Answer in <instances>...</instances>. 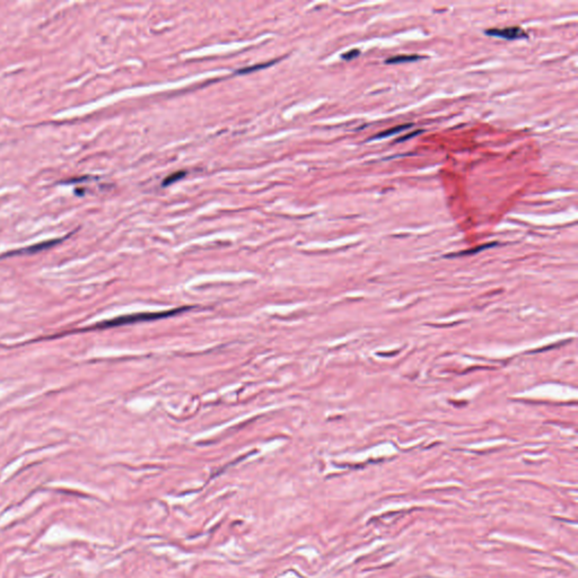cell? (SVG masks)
Wrapping results in <instances>:
<instances>
[{
	"instance_id": "6da1fadb",
	"label": "cell",
	"mask_w": 578,
	"mask_h": 578,
	"mask_svg": "<svg viewBox=\"0 0 578 578\" xmlns=\"http://www.w3.org/2000/svg\"><path fill=\"white\" fill-rule=\"evenodd\" d=\"M488 36L492 37H499L504 40H521V38H527V33L524 29L518 26H512V27H505V28H490L485 31Z\"/></svg>"
},
{
	"instance_id": "7a4b0ae2",
	"label": "cell",
	"mask_w": 578,
	"mask_h": 578,
	"mask_svg": "<svg viewBox=\"0 0 578 578\" xmlns=\"http://www.w3.org/2000/svg\"><path fill=\"white\" fill-rule=\"evenodd\" d=\"M426 57L419 56V54H399V56L391 57L385 60L387 65H398V63H404V62H413L418 60H422Z\"/></svg>"
},
{
	"instance_id": "3957f363",
	"label": "cell",
	"mask_w": 578,
	"mask_h": 578,
	"mask_svg": "<svg viewBox=\"0 0 578 578\" xmlns=\"http://www.w3.org/2000/svg\"><path fill=\"white\" fill-rule=\"evenodd\" d=\"M410 127H412L411 123H407V125L395 126V127L391 128V129L384 130V131H382V132L377 133V135H375V136L372 138V140H375V139H385V138H388V137L395 136V135H398V133H400V132H402V131H404V130L409 129Z\"/></svg>"
},
{
	"instance_id": "277c9868",
	"label": "cell",
	"mask_w": 578,
	"mask_h": 578,
	"mask_svg": "<svg viewBox=\"0 0 578 578\" xmlns=\"http://www.w3.org/2000/svg\"><path fill=\"white\" fill-rule=\"evenodd\" d=\"M58 242H60V241L58 240V241L44 242V243H40V244H37V245L31 246V248H28V249H26V250L19 251V253H22V252H26V253H35V252H38V251L44 250V249H48V248H50V246H52V245H56V244L58 243Z\"/></svg>"
},
{
	"instance_id": "5b68a950",
	"label": "cell",
	"mask_w": 578,
	"mask_h": 578,
	"mask_svg": "<svg viewBox=\"0 0 578 578\" xmlns=\"http://www.w3.org/2000/svg\"><path fill=\"white\" fill-rule=\"evenodd\" d=\"M184 175H185L184 172H176V173H174V174H172L171 176L166 177L165 181H164V185H169V184L173 183V182H175L179 179H181V177H183Z\"/></svg>"
},
{
	"instance_id": "8992f818",
	"label": "cell",
	"mask_w": 578,
	"mask_h": 578,
	"mask_svg": "<svg viewBox=\"0 0 578 578\" xmlns=\"http://www.w3.org/2000/svg\"><path fill=\"white\" fill-rule=\"evenodd\" d=\"M359 54H360V51L358 50V49H353V50L343 53L342 59H344V60H353V59L357 58Z\"/></svg>"
},
{
	"instance_id": "52a82bcc",
	"label": "cell",
	"mask_w": 578,
	"mask_h": 578,
	"mask_svg": "<svg viewBox=\"0 0 578 578\" xmlns=\"http://www.w3.org/2000/svg\"><path fill=\"white\" fill-rule=\"evenodd\" d=\"M419 133H422V130H417V131L410 132V133H408V135H406V136H402V137L398 138V139L395 140V142H403V141H407V140H409V139H412V138L417 137V136L419 135Z\"/></svg>"
}]
</instances>
